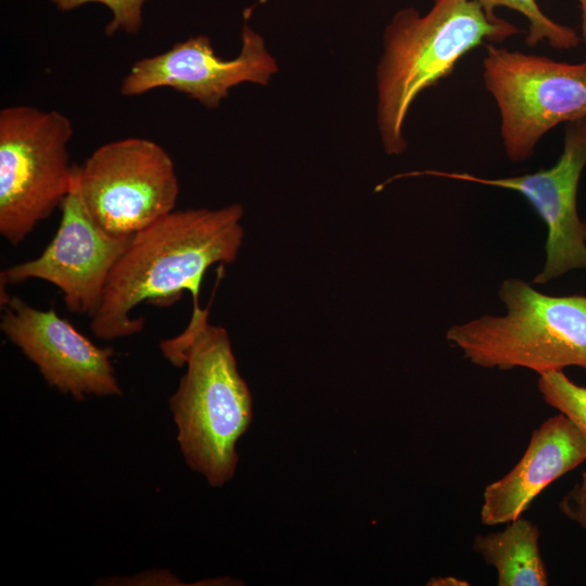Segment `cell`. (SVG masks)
Returning a JSON list of instances; mask_svg holds the SVG:
<instances>
[{
  "label": "cell",
  "mask_w": 586,
  "mask_h": 586,
  "mask_svg": "<svg viewBox=\"0 0 586 586\" xmlns=\"http://www.w3.org/2000/svg\"><path fill=\"white\" fill-rule=\"evenodd\" d=\"M505 316L485 315L448 329V343L475 366L517 367L542 374L566 367L586 371V295L553 296L521 279L498 292Z\"/></svg>",
  "instance_id": "277c9868"
},
{
  "label": "cell",
  "mask_w": 586,
  "mask_h": 586,
  "mask_svg": "<svg viewBox=\"0 0 586 586\" xmlns=\"http://www.w3.org/2000/svg\"><path fill=\"white\" fill-rule=\"evenodd\" d=\"M583 230H584V238L586 242V219L583 220Z\"/></svg>",
  "instance_id": "ffe728a7"
},
{
  "label": "cell",
  "mask_w": 586,
  "mask_h": 586,
  "mask_svg": "<svg viewBox=\"0 0 586 586\" xmlns=\"http://www.w3.org/2000/svg\"><path fill=\"white\" fill-rule=\"evenodd\" d=\"M586 460V438L565 415L545 420L531 436L520 461L501 479L486 485L481 521L509 523L552 482Z\"/></svg>",
  "instance_id": "7c38bea8"
},
{
  "label": "cell",
  "mask_w": 586,
  "mask_h": 586,
  "mask_svg": "<svg viewBox=\"0 0 586 586\" xmlns=\"http://www.w3.org/2000/svg\"><path fill=\"white\" fill-rule=\"evenodd\" d=\"M61 208L60 226L49 245L38 257L3 269L1 285L28 279L47 281L61 290L69 313L91 317L132 235L111 234L94 222L80 199L75 176Z\"/></svg>",
  "instance_id": "9c48e42d"
},
{
  "label": "cell",
  "mask_w": 586,
  "mask_h": 586,
  "mask_svg": "<svg viewBox=\"0 0 586 586\" xmlns=\"http://www.w3.org/2000/svg\"><path fill=\"white\" fill-rule=\"evenodd\" d=\"M71 120L28 105L0 111V234L23 242L72 189Z\"/></svg>",
  "instance_id": "5b68a950"
},
{
  "label": "cell",
  "mask_w": 586,
  "mask_h": 586,
  "mask_svg": "<svg viewBox=\"0 0 586 586\" xmlns=\"http://www.w3.org/2000/svg\"><path fill=\"white\" fill-rule=\"evenodd\" d=\"M114 579L118 585H181L180 581L167 571H151L132 577H115Z\"/></svg>",
  "instance_id": "e0dca14e"
},
{
  "label": "cell",
  "mask_w": 586,
  "mask_h": 586,
  "mask_svg": "<svg viewBox=\"0 0 586 586\" xmlns=\"http://www.w3.org/2000/svg\"><path fill=\"white\" fill-rule=\"evenodd\" d=\"M581 12V39L586 43V0H575Z\"/></svg>",
  "instance_id": "d6986e66"
},
{
  "label": "cell",
  "mask_w": 586,
  "mask_h": 586,
  "mask_svg": "<svg viewBox=\"0 0 586 586\" xmlns=\"http://www.w3.org/2000/svg\"><path fill=\"white\" fill-rule=\"evenodd\" d=\"M537 386L545 403L571 419L586 438V387L571 381L563 370L538 374ZM560 504L586 509V472Z\"/></svg>",
  "instance_id": "5bb4252c"
},
{
  "label": "cell",
  "mask_w": 586,
  "mask_h": 586,
  "mask_svg": "<svg viewBox=\"0 0 586 586\" xmlns=\"http://www.w3.org/2000/svg\"><path fill=\"white\" fill-rule=\"evenodd\" d=\"M426 585L434 586H467L469 583L467 581H461L454 576L436 577L432 578L426 583Z\"/></svg>",
  "instance_id": "ac0fdd59"
},
{
  "label": "cell",
  "mask_w": 586,
  "mask_h": 586,
  "mask_svg": "<svg viewBox=\"0 0 586 586\" xmlns=\"http://www.w3.org/2000/svg\"><path fill=\"white\" fill-rule=\"evenodd\" d=\"M59 10L71 11L89 2L106 5L113 13V20L105 28L106 35H113L119 29L136 34L142 25V5L145 0H51Z\"/></svg>",
  "instance_id": "2e32d148"
},
{
  "label": "cell",
  "mask_w": 586,
  "mask_h": 586,
  "mask_svg": "<svg viewBox=\"0 0 586 586\" xmlns=\"http://www.w3.org/2000/svg\"><path fill=\"white\" fill-rule=\"evenodd\" d=\"M487 14L496 15L498 8H507L522 14L527 21L525 43L528 47L547 41L557 50H570L578 46L581 37L577 31L549 17L539 7L537 0H473Z\"/></svg>",
  "instance_id": "9a60e30c"
},
{
  "label": "cell",
  "mask_w": 586,
  "mask_h": 586,
  "mask_svg": "<svg viewBox=\"0 0 586 586\" xmlns=\"http://www.w3.org/2000/svg\"><path fill=\"white\" fill-rule=\"evenodd\" d=\"M80 199L94 222L114 235H133L175 209L179 181L167 151L130 137L102 144L78 167Z\"/></svg>",
  "instance_id": "52a82bcc"
},
{
  "label": "cell",
  "mask_w": 586,
  "mask_h": 586,
  "mask_svg": "<svg viewBox=\"0 0 586 586\" xmlns=\"http://www.w3.org/2000/svg\"><path fill=\"white\" fill-rule=\"evenodd\" d=\"M586 165V117L566 124L557 163L533 174L483 178L470 173L424 170L399 175H430L512 190L522 194L547 226L546 260L533 279L544 284L570 270L586 269L583 220L576 207L577 187Z\"/></svg>",
  "instance_id": "ba28073f"
},
{
  "label": "cell",
  "mask_w": 586,
  "mask_h": 586,
  "mask_svg": "<svg viewBox=\"0 0 586 586\" xmlns=\"http://www.w3.org/2000/svg\"><path fill=\"white\" fill-rule=\"evenodd\" d=\"M242 217L240 204L174 209L135 233L90 317L91 332L104 341L137 334L144 327L142 317L131 316L138 305H168L183 291L192 295V316L200 315L199 294L205 271L214 264L237 259L244 237Z\"/></svg>",
  "instance_id": "6da1fadb"
},
{
  "label": "cell",
  "mask_w": 586,
  "mask_h": 586,
  "mask_svg": "<svg viewBox=\"0 0 586 586\" xmlns=\"http://www.w3.org/2000/svg\"><path fill=\"white\" fill-rule=\"evenodd\" d=\"M207 314L191 316L160 348L175 367L187 366L168 400L183 459L211 486L221 487L237 469L235 445L252 421V395L227 330L208 323Z\"/></svg>",
  "instance_id": "7a4b0ae2"
},
{
  "label": "cell",
  "mask_w": 586,
  "mask_h": 586,
  "mask_svg": "<svg viewBox=\"0 0 586 586\" xmlns=\"http://www.w3.org/2000/svg\"><path fill=\"white\" fill-rule=\"evenodd\" d=\"M521 29L489 15L473 0H433L421 15L413 8L398 11L384 33L378 65V125L387 154L406 150L403 126L418 95L451 75L471 50L500 43Z\"/></svg>",
  "instance_id": "3957f363"
},
{
  "label": "cell",
  "mask_w": 586,
  "mask_h": 586,
  "mask_svg": "<svg viewBox=\"0 0 586 586\" xmlns=\"http://www.w3.org/2000/svg\"><path fill=\"white\" fill-rule=\"evenodd\" d=\"M240 54L232 60L219 58L205 36L176 42L167 51L142 58L125 76L120 93L133 97L169 87L216 109L229 90L242 82L266 85L277 72L275 58L260 35L245 25Z\"/></svg>",
  "instance_id": "8fae6325"
},
{
  "label": "cell",
  "mask_w": 586,
  "mask_h": 586,
  "mask_svg": "<svg viewBox=\"0 0 586 586\" xmlns=\"http://www.w3.org/2000/svg\"><path fill=\"white\" fill-rule=\"evenodd\" d=\"M483 80L495 100L508 158H530L561 123L586 117V61L571 64L486 43Z\"/></svg>",
  "instance_id": "8992f818"
},
{
  "label": "cell",
  "mask_w": 586,
  "mask_h": 586,
  "mask_svg": "<svg viewBox=\"0 0 586 586\" xmlns=\"http://www.w3.org/2000/svg\"><path fill=\"white\" fill-rule=\"evenodd\" d=\"M1 310L0 330L51 387L77 400L122 395L112 347L97 346L54 309H37L3 292Z\"/></svg>",
  "instance_id": "30bf717a"
},
{
  "label": "cell",
  "mask_w": 586,
  "mask_h": 586,
  "mask_svg": "<svg viewBox=\"0 0 586 586\" xmlns=\"http://www.w3.org/2000/svg\"><path fill=\"white\" fill-rule=\"evenodd\" d=\"M539 530L518 518L501 532L477 535L473 549L497 571L499 586H546L548 573L539 551Z\"/></svg>",
  "instance_id": "4fadbf2b"
}]
</instances>
